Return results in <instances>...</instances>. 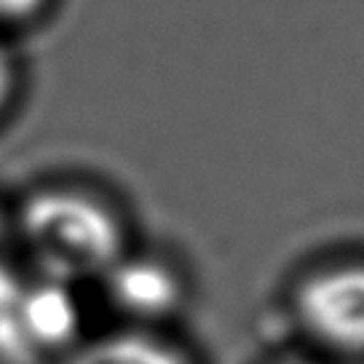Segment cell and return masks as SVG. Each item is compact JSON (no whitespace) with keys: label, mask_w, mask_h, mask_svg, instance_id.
<instances>
[{"label":"cell","mask_w":364,"mask_h":364,"mask_svg":"<svg viewBox=\"0 0 364 364\" xmlns=\"http://www.w3.org/2000/svg\"><path fill=\"white\" fill-rule=\"evenodd\" d=\"M22 233L46 279L59 284L107 273L124 250L113 212L75 191H41L27 198Z\"/></svg>","instance_id":"cell-1"},{"label":"cell","mask_w":364,"mask_h":364,"mask_svg":"<svg viewBox=\"0 0 364 364\" xmlns=\"http://www.w3.org/2000/svg\"><path fill=\"white\" fill-rule=\"evenodd\" d=\"M297 314L314 338L338 351H364V268L348 265L306 279Z\"/></svg>","instance_id":"cell-2"},{"label":"cell","mask_w":364,"mask_h":364,"mask_svg":"<svg viewBox=\"0 0 364 364\" xmlns=\"http://www.w3.org/2000/svg\"><path fill=\"white\" fill-rule=\"evenodd\" d=\"M107 289L115 306L136 316H164L180 303L177 276L150 260H118L107 271Z\"/></svg>","instance_id":"cell-3"},{"label":"cell","mask_w":364,"mask_h":364,"mask_svg":"<svg viewBox=\"0 0 364 364\" xmlns=\"http://www.w3.org/2000/svg\"><path fill=\"white\" fill-rule=\"evenodd\" d=\"M14 314L33 348L35 346L54 348L70 343L78 332V308L65 284L51 279H46V284L35 289L22 292Z\"/></svg>","instance_id":"cell-4"},{"label":"cell","mask_w":364,"mask_h":364,"mask_svg":"<svg viewBox=\"0 0 364 364\" xmlns=\"http://www.w3.org/2000/svg\"><path fill=\"white\" fill-rule=\"evenodd\" d=\"M70 364H188L180 353L142 335H115L91 343Z\"/></svg>","instance_id":"cell-5"},{"label":"cell","mask_w":364,"mask_h":364,"mask_svg":"<svg viewBox=\"0 0 364 364\" xmlns=\"http://www.w3.org/2000/svg\"><path fill=\"white\" fill-rule=\"evenodd\" d=\"M46 0H0V22H24L43 9Z\"/></svg>","instance_id":"cell-6"},{"label":"cell","mask_w":364,"mask_h":364,"mask_svg":"<svg viewBox=\"0 0 364 364\" xmlns=\"http://www.w3.org/2000/svg\"><path fill=\"white\" fill-rule=\"evenodd\" d=\"M9 91H11V62L6 57V51L0 48V107L6 102Z\"/></svg>","instance_id":"cell-7"},{"label":"cell","mask_w":364,"mask_h":364,"mask_svg":"<svg viewBox=\"0 0 364 364\" xmlns=\"http://www.w3.org/2000/svg\"><path fill=\"white\" fill-rule=\"evenodd\" d=\"M0 239H3V220H0Z\"/></svg>","instance_id":"cell-8"},{"label":"cell","mask_w":364,"mask_h":364,"mask_svg":"<svg viewBox=\"0 0 364 364\" xmlns=\"http://www.w3.org/2000/svg\"><path fill=\"white\" fill-rule=\"evenodd\" d=\"M287 364H303V362H287Z\"/></svg>","instance_id":"cell-9"}]
</instances>
